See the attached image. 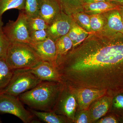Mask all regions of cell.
Wrapping results in <instances>:
<instances>
[{
	"label": "cell",
	"mask_w": 123,
	"mask_h": 123,
	"mask_svg": "<svg viewBox=\"0 0 123 123\" xmlns=\"http://www.w3.org/2000/svg\"><path fill=\"white\" fill-rule=\"evenodd\" d=\"M42 0H25L24 11L27 18L39 16L40 8Z\"/></svg>",
	"instance_id": "cell-20"
},
{
	"label": "cell",
	"mask_w": 123,
	"mask_h": 123,
	"mask_svg": "<svg viewBox=\"0 0 123 123\" xmlns=\"http://www.w3.org/2000/svg\"><path fill=\"white\" fill-rule=\"evenodd\" d=\"M43 61L50 62L56 67V51L55 41L50 37L38 43L29 44Z\"/></svg>",
	"instance_id": "cell-9"
},
{
	"label": "cell",
	"mask_w": 123,
	"mask_h": 123,
	"mask_svg": "<svg viewBox=\"0 0 123 123\" xmlns=\"http://www.w3.org/2000/svg\"><path fill=\"white\" fill-rule=\"evenodd\" d=\"M30 70L42 81L63 82L56 67L49 62L43 61Z\"/></svg>",
	"instance_id": "cell-10"
},
{
	"label": "cell",
	"mask_w": 123,
	"mask_h": 123,
	"mask_svg": "<svg viewBox=\"0 0 123 123\" xmlns=\"http://www.w3.org/2000/svg\"><path fill=\"white\" fill-rule=\"evenodd\" d=\"M75 18L87 30L90 31L91 30L90 15L84 13H78L75 14Z\"/></svg>",
	"instance_id": "cell-25"
},
{
	"label": "cell",
	"mask_w": 123,
	"mask_h": 123,
	"mask_svg": "<svg viewBox=\"0 0 123 123\" xmlns=\"http://www.w3.org/2000/svg\"><path fill=\"white\" fill-rule=\"evenodd\" d=\"M111 2L119 6H123V0H110Z\"/></svg>",
	"instance_id": "cell-32"
},
{
	"label": "cell",
	"mask_w": 123,
	"mask_h": 123,
	"mask_svg": "<svg viewBox=\"0 0 123 123\" xmlns=\"http://www.w3.org/2000/svg\"><path fill=\"white\" fill-rule=\"evenodd\" d=\"M3 25L1 17H0V58H5L11 43L4 33Z\"/></svg>",
	"instance_id": "cell-22"
},
{
	"label": "cell",
	"mask_w": 123,
	"mask_h": 123,
	"mask_svg": "<svg viewBox=\"0 0 123 123\" xmlns=\"http://www.w3.org/2000/svg\"><path fill=\"white\" fill-rule=\"evenodd\" d=\"M122 33V34H123V32H122V33Z\"/></svg>",
	"instance_id": "cell-36"
},
{
	"label": "cell",
	"mask_w": 123,
	"mask_h": 123,
	"mask_svg": "<svg viewBox=\"0 0 123 123\" xmlns=\"http://www.w3.org/2000/svg\"><path fill=\"white\" fill-rule=\"evenodd\" d=\"M80 111L77 116H75L74 122L77 123H91L89 109Z\"/></svg>",
	"instance_id": "cell-26"
},
{
	"label": "cell",
	"mask_w": 123,
	"mask_h": 123,
	"mask_svg": "<svg viewBox=\"0 0 123 123\" xmlns=\"http://www.w3.org/2000/svg\"><path fill=\"white\" fill-rule=\"evenodd\" d=\"M14 73V70L8 66L5 58H0V93L7 87Z\"/></svg>",
	"instance_id": "cell-16"
},
{
	"label": "cell",
	"mask_w": 123,
	"mask_h": 123,
	"mask_svg": "<svg viewBox=\"0 0 123 123\" xmlns=\"http://www.w3.org/2000/svg\"><path fill=\"white\" fill-rule=\"evenodd\" d=\"M62 86L63 82L42 81L18 97L31 109L40 111H53Z\"/></svg>",
	"instance_id": "cell-2"
},
{
	"label": "cell",
	"mask_w": 123,
	"mask_h": 123,
	"mask_svg": "<svg viewBox=\"0 0 123 123\" xmlns=\"http://www.w3.org/2000/svg\"><path fill=\"white\" fill-rule=\"evenodd\" d=\"M105 43L89 42L73 50L57 65L63 80L74 89L123 93V34H108Z\"/></svg>",
	"instance_id": "cell-1"
},
{
	"label": "cell",
	"mask_w": 123,
	"mask_h": 123,
	"mask_svg": "<svg viewBox=\"0 0 123 123\" xmlns=\"http://www.w3.org/2000/svg\"><path fill=\"white\" fill-rule=\"evenodd\" d=\"M18 97L0 94V113L13 115L24 123H35V116L25 108Z\"/></svg>",
	"instance_id": "cell-5"
},
{
	"label": "cell",
	"mask_w": 123,
	"mask_h": 123,
	"mask_svg": "<svg viewBox=\"0 0 123 123\" xmlns=\"http://www.w3.org/2000/svg\"><path fill=\"white\" fill-rule=\"evenodd\" d=\"M90 16L91 29L94 31L101 30L103 27L104 21L99 14H94Z\"/></svg>",
	"instance_id": "cell-23"
},
{
	"label": "cell",
	"mask_w": 123,
	"mask_h": 123,
	"mask_svg": "<svg viewBox=\"0 0 123 123\" xmlns=\"http://www.w3.org/2000/svg\"><path fill=\"white\" fill-rule=\"evenodd\" d=\"M27 24L29 31L46 30L49 25L39 16L33 18H27Z\"/></svg>",
	"instance_id": "cell-21"
},
{
	"label": "cell",
	"mask_w": 123,
	"mask_h": 123,
	"mask_svg": "<svg viewBox=\"0 0 123 123\" xmlns=\"http://www.w3.org/2000/svg\"></svg>",
	"instance_id": "cell-37"
},
{
	"label": "cell",
	"mask_w": 123,
	"mask_h": 123,
	"mask_svg": "<svg viewBox=\"0 0 123 123\" xmlns=\"http://www.w3.org/2000/svg\"><path fill=\"white\" fill-rule=\"evenodd\" d=\"M120 7L121 8L123 9V6H120Z\"/></svg>",
	"instance_id": "cell-34"
},
{
	"label": "cell",
	"mask_w": 123,
	"mask_h": 123,
	"mask_svg": "<svg viewBox=\"0 0 123 123\" xmlns=\"http://www.w3.org/2000/svg\"><path fill=\"white\" fill-rule=\"evenodd\" d=\"M61 9L59 0H42L39 16L49 25L60 13Z\"/></svg>",
	"instance_id": "cell-11"
},
{
	"label": "cell",
	"mask_w": 123,
	"mask_h": 123,
	"mask_svg": "<svg viewBox=\"0 0 123 123\" xmlns=\"http://www.w3.org/2000/svg\"><path fill=\"white\" fill-rule=\"evenodd\" d=\"M30 111L35 116L46 123H66L70 120L66 117L57 115L53 111H40L31 109Z\"/></svg>",
	"instance_id": "cell-15"
},
{
	"label": "cell",
	"mask_w": 123,
	"mask_h": 123,
	"mask_svg": "<svg viewBox=\"0 0 123 123\" xmlns=\"http://www.w3.org/2000/svg\"><path fill=\"white\" fill-rule=\"evenodd\" d=\"M118 121L114 117H107L100 119L97 123H117Z\"/></svg>",
	"instance_id": "cell-30"
},
{
	"label": "cell",
	"mask_w": 123,
	"mask_h": 123,
	"mask_svg": "<svg viewBox=\"0 0 123 123\" xmlns=\"http://www.w3.org/2000/svg\"><path fill=\"white\" fill-rule=\"evenodd\" d=\"M13 70L30 69L43 61L29 44L11 43L5 58Z\"/></svg>",
	"instance_id": "cell-3"
},
{
	"label": "cell",
	"mask_w": 123,
	"mask_h": 123,
	"mask_svg": "<svg viewBox=\"0 0 123 123\" xmlns=\"http://www.w3.org/2000/svg\"><path fill=\"white\" fill-rule=\"evenodd\" d=\"M61 9L67 14L70 15L74 11L81 8H83L84 3L82 0H59Z\"/></svg>",
	"instance_id": "cell-19"
},
{
	"label": "cell",
	"mask_w": 123,
	"mask_h": 123,
	"mask_svg": "<svg viewBox=\"0 0 123 123\" xmlns=\"http://www.w3.org/2000/svg\"><path fill=\"white\" fill-rule=\"evenodd\" d=\"M72 25L69 16L61 12L47 29L48 37L55 41L62 36L68 34Z\"/></svg>",
	"instance_id": "cell-8"
},
{
	"label": "cell",
	"mask_w": 123,
	"mask_h": 123,
	"mask_svg": "<svg viewBox=\"0 0 123 123\" xmlns=\"http://www.w3.org/2000/svg\"><path fill=\"white\" fill-rule=\"evenodd\" d=\"M111 97L106 95L96 100L89 108L91 123L99 119L106 114L112 102Z\"/></svg>",
	"instance_id": "cell-12"
},
{
	"label": "cell",
	"mask_w": 123,
	"mask_h": 123,
	"mask_svg": "<svg viewBox=\"0 0 123 123\" xmlns=\"http://www.w3.org/2000/svg\"><path fill=\"white\" fill-rule=\"evenodd\" d=\"M56 51V62L68 54L73 48V42L68 35L55 41Z\"/></svg>",
	"instance_id": "cell-17"
},
{
	"label": "cell",
	"mask_w": 123,
	"mask_h": 123,
	"mask_svg": "<svg viewBox=\"0 0 123 123\" xmlns=\"http://www.w3.org/2000/svg\"><path fill=\"white\" fill-rule=\"evenodd\" d=\"M30 37L31 43L44 41L49 37L46 29L30 31Z\"/></svg>",
	"instance_id": "cell-24"
},
{
	"label": "cell",
	"mask_w": 123,
	"mask_h": 123,
	"mask_svg": "<svg viewBox=\"0 0 123 123\" xmlns=\"http://www.w3.org/2000/svg\"><path fill=\"white\" fill-rule=\"evenodd\" d=\"M113 107L117 109H123V95H116L112 101Z\"/></svg>",
	"instance_id": "cell-29"
},
{
	"label": "cell",
	"mask_w": 123,
	"mask_h": 123,
	"mask_svg": "<svg viewBox=\"0 0 123 123\" xmlns=\"http://www.w3.org/2000/svg\"><path fill=\"white\" fill-rule=\"evenodd\" d=\"M119 11L120 15H121V18H122V22H123V9L120 8V9L119 10Z\"/></svg>",
	"instance_id": "cell-33"
},
{
	"label": "cell",
	"mask_w": 123,
	"mask_h": 123,
	"mask_svg": "<svg viewBox=\"0 0 123 123\" xmlns=\"http://www.w3.org/2000/svg\"><path fill=\"white\" fill-rule=\"evenodd\" d=\"M83 7L86 12L93 14L110 12L116 10H119L120 9V6L112 2L105 1L84 3Z\"/></svg>",
	"instance_id": "cell-13"
},
{
	"label": "cell",
	"mask_w": 123,
	"mask_h": 123,
	"mask_svg": "<svg viewBox=\"0 0 123 123\" xmlns=\"http://www.w3.org/2000/svg\"><path fill=\"white\" fill-rule=\"evenodd\" d=\"M42 81L31 73L30 69L14 70L10 82L1 93L18 97L33 89Z\"/></svg>",
	"instance_id": "cell-4"
},
{
	"label": "cell",
	"mask_w": 123,
	"mask_h": 123,
	"mask_svg": "<svg viewBox=\"0 0 123 123\" xmlns=\"http://www.w3.org/2000/svg\"><path fill=\"white\" fill-rule=\"evenodd\" d=\"M79 28L80 27L72 25L71 29L67 34L72 42L73 44L77 38L79 32Z\"/></svg>",
	"instance_id": "cell-28"
},
{
	"label": "cell",
	"mask_w": 123,
	"mask_h": 123,
	"mask_svg": "<svg viewBox=\"0 0 123 123\" xmlns=\"http://www.w3.org/2000/svg\"><path fill=\"white\" fill-rule=\"evenodd\" d=\"M25 0H0V17L6 11L11 9L23 11Z\"/></svg>",
	"instance_id": "cell-18"
},
{
	"label": "cell",
	"mask_w": 123,
	"mask_h": 123,
	"mask_svg": "<svg viewBox=\"0 0 123 123\" xmlns=\"http://www.w3.org/2000/svg\"><path fill=\"white\" fill-rule=\"evenodd\" d=\"M2 123V121H1V120L0 118V123Z\"/></svg>",
	"instance_id": "cell-35"
},
{
	"label": "cell",
	"mask_w": 123,
	"mask_h": 123,
	"mask_svg": "<svg viewBox=\"0 0 123 123\" xmlns=\"http://www.w3.org/2000/svg\"><path fill=\"white\" fill-rule=\"evenodd\" d=\"M82 0L84 4V3H94V2H99V1L112 2L110 0Z\"/></svg>",
	"instance_id": "cell-31"
},
{
	"label": "cell",
	"mask_w": 123,
	"mask_h": 123,
	"mask_svg": "<svg viewBox=\"0 0 123 123\" xmlns=\"http://www.w3.org/2000/svg\"><path fill=\"white\" fill-rule=\"evenodd\" d=\"M69 86L77 99L79 111L88 110L94 101L107 95V92L105 90L83 88L78 89L76 91Z\"/></svg>",
	"instance_id": "cell-7"
},
{
	"label": "cell",
	"mask_w": 123,
	"mask_h": 123,
	"mask_svg": "<svg viewBox=\"0 0 123 123\" xmlns=\"http://www.w3.org/2000/svg\"><path fill=\"white\" fill-rule=\"evenodd\" d=\"M89 33V32L85 31L84 29L80 27L79 32L77 38L75 42L73 43V48L83 42L86 39V38L87 37Z\"/></svg>",
	"instance_id": "cell-27"
},
{
	"label": "cell",
	"mask_w": 123,
	"mask_h": 123,
	"mask_svg": "<svg viewBox=\"0 0 123 123\" xmlns=\"http://www.w3.org/2000/svg\"><path fill=\"white\" fill-rule=\"evenodd\" d=\"M3 30L11 43H30L27 17L23 11L20 12L16 21L9 20Z\"/></svg>",
	"instance_id": "cell-6"
},
{
	"label": "cell",
	"mask_w": 123,
	"mask_h": 123,
	"mask_svg": "<svg viewBox=\"0 0 123 123\" xmlns=\"http://www.w3.org/2000/svg\"><path fill=\"white\" fill-rule=\"evenodd\" d=\"M119 10L110 11L108 16L107 27L110 34L122 33L123 31V24Z\"/></svg>",
	"instance_id": "cell-14"
}]
</instances>
